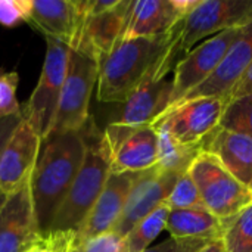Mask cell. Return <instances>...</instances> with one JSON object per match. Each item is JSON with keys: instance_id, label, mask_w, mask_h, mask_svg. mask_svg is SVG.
I'll return each mask as SVG.
<instances>
[{"instance_id": "d4e9b609", "label": "cell", "mask_w": 252, "mask_h": 252, "mask_svg": "<svg viewBox=\"0 0 252 252\" xmlns=\"http://www.w3.org/2000/svg\"><path fill=\"white\" fill-rule=\"evenodd\" d=\"M220 127L252 139V93L229 100L220 120Z\"/></svg>"}, {"instance_id": "6da1fadb", "label": "cell", "mask_w": 252, "mask_h": 252, "mask_svg": "<svg viewBox=\"0 0 252 252\" xmlns=\"http://www.w3.org/2000/svg\"><path fill=\"white\" fill-rule=\"evenodd\" d=\"M182 22V21H180ZM180 24L165 35L124 38L99 61L96 96L100 102L124 103L154 75H168L179 58Z\"/></svg>"}, {"instance_id": "ba28073f", "label": "cell", "mask_w": 252, "mask_h": 252, "mask_svg": "<svg viewBox=\"0 0 252 252\" xmlns=\"http://www.w3.org/2000/svg\"><path fill=\"white\" fill-rule=\"evenodd\" d=\"M252 21V0H199L182 19L179 52L189 53L196 43Z\"/></svg>"}, {"instance_id": "8992f818", "label": "cell", "mask_w": 252, "mask_h": 252, "mask_svg": "<svg viewBox=\"0 0 252 252\" xmlns=\"http://www.w3.org/2000/svg\"><path fill=\"white\" fill-rule=\"evenodd\" d=\"M47 50L38 83L28 99L21 108V115L44 140L52 128L55 114L58 109L71 47L62 41L46 37Z\"/></svg>"}, {"instance_id": "7a4b0ae2", "label": "cell", "mask_w": 252, "mask_h": 252, "mask_svg": "<svg viewBox=\"0 0 252 252\" xmlns=\"http://www.w3.org/2000/svg\"><path fill=\"white\" fill-rule=\"evenodd\" d=\"M86 152L84 131L50 134L41 142L40 155L31 174V196L41 235L50 230Z\"/></svg>"}, {"instance_id": "52a82bcc", "label": "cell", "mask_w": 252, "mask_h": 252, "mask_svg": "<svg viewBox=\"0 0 252 252\" xmlns=\"http://www.w3.org/2000/svg\"><path fill=\"white\" fill-rule=\"evenodd\" d=\"M111 173H142L158 164V133L152 124L111 123L102 133Z\"/></svg>"}, {"instance_id": "30bf717a", "label": "cell", "mask_w": 252, "mask_h": 252, "mask_svg": "<svg viewBox=\"0 0 252 252\" xmlns=\"http://www.w3.org/2000/svg\"><path fill=\"white\" fill-rule=\"evenodd\" d=\"M227 103V97L185 100L171 106L152 126H162L180 143L202 149L205 139L220 127V120Z\"/></svg>"}, {"instance_id": "4dcf8cb0", "label": "cell", "mask_w": 252, "mask_h": 252, "mask_svg": "<svg viewBox=\"0 0 252 252\" xmlns=\"http://www.w3.org/2000/svg\"><path fill=\"white\" fill-rule=\"evenodd\" d=\"M27 0H0V24L15 27L25 22Z\"/></svg>"}, {"instance_id": "2e32d148", "label": "cell", "mask_w": 252, "mask_h": 252, "mask_svg": "<svg viewBox=\"0 0 252 252\" xmlns=\"http://www.w3.org/2000/svg\"><path fill=\"white\" fill-rule=\"evenodd\" d=\"M139 173H111L103 190L75 233V245L90 238L114 232L126 208Z\"/></svg>"}, {"instance_id": "83f0119b", "label": "cell", "mask_w": 252, "mask_h": 252, "mask_svg": "<svg viewBox=\"0 0 252 252\" xmlns=\"http://www.w3.org/2000/svg\"><path fill=\"white\" fill-rule=\"evenodd\" d=\"M72 252H126L124 238L115 232H108L74 245Z\"/></svg>"}, {"instance_id": "484cf974", "label": "cell", "mask_w": 252, "mask_h": 252, "mask_svg": "<svg viewBox=\"0 0 252 252\" xmlns=\"http://www.w3.org/2000/svg\"><path fill=\"white\" fill-rule=\"evenodd\" d=\"M165 205L170 210H183L202 205L198 188L188 171L179 176L171 193L165 201Z\"/></svg>"}, {"instance_id": "f1b7e54d", "label": "cell", "mask_w": 252, "mask_h": 252, "mask_svg": "<svg viewBox=\"0 0 252 252\" xmlns=\"http://www.w3.org/2000/svg\"><path fill=\"white\" fill-rule=\"evenodd\" d=\"M75 245V233L50 232L43 235L40 244L28 252H72Z\"/></svg>"}, {"instance_id": "9c48e42d", "label": "cell", "mask_w": 252, "mask_h": 252, "mask_svg": "<svg viewBox=\"0 0 252 252\" xmlns=\"http://www.w3.org/2000/svg\"><path fill=\"white\" fill-rule=\"evenodd\" d=\"M133 0H86V18L74 50L99 61L123 40Z\"/></svg>"}, {"instance_id": "7c38bea8", "label": "cell", "mask_w": 252, "mask_h": 252, "mask_svg": "<svg viewBox=\"0 0 252 252\" xmlns=\"http://www.w3.org/2000/svg\"><path fill=\"white\" fill-rule=\"evenodd\" d=\"M43 235L38 229L31 177L4 196L0 207V252H28L37 247Z\"/></svg>"}, {"instance_id": "d6986e66", "label": "cell", "mask_w": 252, "mask_h": 252, "mask_svg": "<svg viewBox=\"0 0 252 252\" xmlns=\"http://www.w3.org/2000/svg\"><path fill=\"white\" fill-rule=\"evenodd\" d=\"M171 97L173 78L159 74L154 75L128 96L115 123L127 126L154 124L170 109Z\"/></svg>"}, {"instance_id": "44dd1931", "label": "cell", "mask_w": 252, "mask_h": 252, "mask_svg": "<svg viewBox=\"0 0 252 252\" xmlns=\"http://www.w3.org/2000/svg\"><path fill=\"white\" fill-rule=\"evenodd\" d=\"M165 230L170 238L176 239H199V241H221L224 223L210 213L204 205L170 210Z\"/></svg>"}, {"instance_id": "e0dca14e", "label": "cell", "mask_w": 252, "mask_h": 252, "mask_svg": "<svg viewBox=\"0 0 252 252\" xmlns=\"http://www.w3.org/2000/svg\"><path fill=\"white\" fill-rule=\"evenodd\" d=\"M199 0H133L124 38L170 34Z\"/></svg>"}, {"instance_id": "603a6c76", "label": "cell", "mask_w": 252, "mask_h": 252, "mask_svg": "<svg viewBox=\"0 0 252 252\" xmlns=\"http://www.w3.org/2000/svg\"><path fill=\"white\" fill-rule=\"evenodd\" d=\"M170 208L162 204L143 220H140L124 238V251L143 252L165 230Z\"/></svg>"}, {"instance_id": "277c9868", "label": "cell", "mask_w": 252, "mask_h": 252, "mask_svg": "<svg viewBox=\"0 0 252 252\" xmlns=\"http://www.w3.org/2000/svg\"><path fill=\"white\" fill-rule=\"evenodd\" d=\"M99 63L80 50H69L66 74L50 134L81 131L90 121L89 109L97 84Z\"/></svg>"}, {"instance_id": "d6a6232c", "label": "cell", "mask_w": 252, "mask_h": 252, "mask_svg": "<svg viewBox=\"0 0 252 252\" xmlns=\"http://www.w3.org/2000/svg\"><path fill=\"white\" fill-rule=\"evenodd\" d=\"M252 93V63L251 66L247 69V72L242 75V78L238 81V84L233 87V90L229 94V100L236 99V97H242L247 94Z\"/></svg>"}, {"instance_id": "cb8c5ba5", "label": "cell", "mask_w": 252, "mask_h": 252, "mask_svg": "<svg viewBox=\"0 0 252 252\" xmlns=\"http://www.w3.org/2000/svg\"><path fill=\"white\" fill-rule=\"evenodd\" d=\"M221 242L226 252H252V204L224 221Z\"/></svg>"}, {"instance_id": "ffe728a7", "label": "cell", "mask_w": 252, "mask_h": 252, "mask_svg": "<svg viewBox=\"0 0 252 252\" xmlns=\"http://www.w3.org/2000/svg\"><path fill=\"white\" fill-rule=\"evenodd\" d=\"M202 152H208L245 186L252 185V139L223 127L216 128L204 142Z\"/></svg>"}, {"instance_id": "4fadbf2b", "label": "cell", "mask_w": 252, "mask_h": 252, "mask_svg": "<svg viewBox=\"0 0 252 252\" xmlns=\"http://www.w3.org/2000/svg\"><path fill=\"white\" fill-rule=\"evenodd\" d=\"M86 18V0H27L25 22L46 37L75 46Z\"/></svg>"}, {"instance_id": "3957f363", "label": "cell", "mask_w": 252, "mask_h": 252, "mask_svg": "<svg viewBox=\"0 0 252 252\" xmlns=\"http://www.w3.org/2000/svg\"><path fill=\"white\" fill-rule=\"evenodd\" d=\"M89 124V123H87ZM86 139V152L83 164L61 204L55 220L50 226V232H72L77 233L100 192L103 190L106 180L111 174V165L108 155L102 143V134H93L83 128Z\"/></svg>"}, {"instance_id": "f546056e", "label": "cell", "mask_w": 252, "mask_h": 252, "mask_svg": "<svg viewBox=\"0 0 252 252\" xmlns=\"http://www.w3.org/2000/svg\"><path fill=\"white\" fill-rule=\"evenodd\" d=\"M210 241H199V239H176V238H168L164 242L149 247L143 252H201Z\"/></svg>"}, {"instance_id": "836d02e7", "label": "cell", "mask_w": 252, "mask_h": 252, "mask_svg": "<svg viewBox=\"0 0 252 252\" xmlns=\"http://www.w3.org/2000/svg\"><path fill=\"white\" fill-rule=\"evenodd\" d=\"M201 252H226L224 251V247H223V242L221 241H214L211 244H208L204 250Z\"/></svg>"}, {"instance_id": "ac0fdd59", "label": "cell", "mask_w": 252, "mask_h": 252, "mask_svg": "<svg viewBox=\"0 0 252 252\" xmlns=\"http://www.w3.org/2000/svg\"><path fill=\"white\" fill-rule=\"evenodd\" d=\"M252 63V21L242 27L217 69L183 100L196 97H227ZM179 102V103H180Z\"/></svg>"}, {"instance_id": "d590c367", "label": "cell", "mask_w": 252, "mask_h": 252, "mask_svg": "<svg viewBox=\"0 0 252 252\" xmlns=\"http://www.w3.org/2000/svg\"><path fill=\"white\" fill-rule=\"evenodd\" d=\"M250 189H251V192H252V185H251V186H250Z\"/></svg>"}, {"instance_id": "7402d4cb", "label": "cell", "mask_w": 252, "mask_h": 252, "mask_svg": "<svg viewBox=\"0 0 252 252\" xmlns=\"http://www.w3.org/2000/svg\"><path fill=\"white\" fill-rule=\"evenodd\" d=\"M158 133V167L162 171L183 174L202 152L201 148L186 146L176 140L162 126H154Z\"/></svg>"}, {"instance_id": "e575fe53", "label": "cell", "mask_w": 252, "mask_h": 252, "mask_svg": "<svg viewBox=\"0 0 252 252\" xmlns=\"http://www.w3.org/2000/svg\"><path fill=\"white\" fill-rule=\"evenodd\" d=\"M3 201H4V195L0 193V207H1V204H3Z\"/></svg>"}, {"instance_id": "8fae6325", "label": "cell", "mask_w": 252, "mask_h": 252, "mask_svg": "<svg viewBox=\"0 0 252 252\" xmlns=\"http://www.w3.org/2000/svg\"><path fill=\"white\" fill-rule=\"evenodd\" d=\"M241 30L242 27H238L219 32L195 46L180 61H177L173 69L171 106L183 100L193 89L202 84L217 69L227 50L238 38Z\"/></svg>"}, {"instance_id": "9a60e30c", "label": "cell", "mask_w": 252, "mask_h": 252, "mask_svg": "<svg viewBox=\"0 0 252 252\" xmlns=\"http://www.w3.org/2000/svg\"><path fill=\"white\" fill-rule=\"evenodd\" d=\"M180 174L177 173L162 171L158 165L139 173L114 232L121 238H126L140 220L155 211L159 205L165 204Z\"/></svg>"}, {"instance_id": "4316f807", "label": "cell", "mask_w": 252, "mask_h": 252, "mask_svg": "<svg viewBox=\"0 0 252 252\" xmlns=\"http://www.w3.org/2000/svg\"><path fill=\"white\" fill-rule=\"evenodd\" d=\"M18 81L16 72L0 71V118L21 114V105L16 99Z\"/></svg>"}, {"instance_id": "5bb4252c", "label": "cell", "mask_w": 252, "mask_h": 252, "mask_svg": "<svg viewBox=\"0 0 252 252\" xmlns=\"http://www.w3.org/2000/svg\"><path fill=\"white\" fill-rule=\"evenodd\" d=\"M41 137L22 118L6 142L0 155V193L9 195L27 182L37 164Z\"/></svg>"}, {"instance_id": "1f68e13d", "label": "cell", "mask_w": 252, "mask_h": 252, "mask_svg": "<svg viewBox=\"0 0 252 252\" xmlns=\"http://www.w3.org/2000/svg\"><path fill=\"white\" fill-rule=\"evenodd\" d=\"M19 120H21V114L0 118V155H1V151L4 148L6 142L9 140L10 134L13 133L15 127L18 126Z\"/></svg>"}, {"instance_id": "5b68a950", "label": "cell", "mask_w": 252, "mask_h": 252, "mask_svg": "<svg viewBox=\"0 0 252 252\" xmlns=\"http://www.w3.org/2000/svg\"><path fill=\"white\" fill-rule=\"evenodd\" d=\"M188 173L198 188L202 205L223 223L252 204L251 189L208 152H201Z\"/></svg>"}]
</instances>
